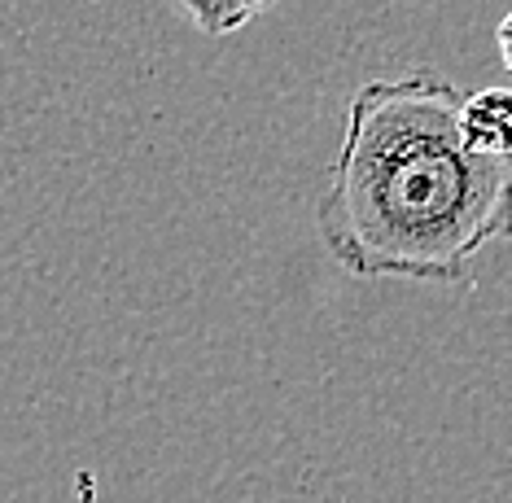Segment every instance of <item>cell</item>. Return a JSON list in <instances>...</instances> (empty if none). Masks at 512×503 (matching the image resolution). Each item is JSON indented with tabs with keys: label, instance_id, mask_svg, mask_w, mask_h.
Returning a JSON list of instances; mask_svg holds the SVG:
<instances>
[{
	"label": "cell",
	"instance_id": "cell-1",
	"mask_svg": "<svg viewBox=\"0 0 512 503\" xmlns=\"http://www.w3.org/2000/svg\"><path fill=\"white\" fill-rule=\"evenodd\" d=\"M456 105L434 70L351 97L316 206L324 250L351 276L464 285L486 245L512 241V158L464 149Z\"/></svg>",
	"mask_w": 512,
	"mask_h": 503
},
{
	"label": "cell",
	"instance_id": "cell-2",
	"mask_svg": "<svg viewBox=\"0 0 512 503\" xmlns=\"http://www.w3.org/2000/svg\"><path fill=\"white\" fill-rule=\"evenodd\" d=\"M456 132L473 154L512 158V88L464 92L456 105Z\"/></svg>",
	"mask_w": 512,
	"mask_h": 503
},
{
	"label": "cell",
	"instance_id": "cell-3",
	"mask_svg": "<svg viewBox=\"0 0 512 503\" xmlns=\"http://www.w3.org/2000/svg\"><path fill=\"white\" fill-rule=\"evenodd\" d=\"M171 5L180 9L184 22H189L193 31L219 40V35H232V31L250 27V22L259 14H267L276 0H171Z\"/></svg>",
	"mask_w": 512,
	"mask_h": 503
},
{
	"label": "cell",
	"instance_id": "cell-4",
	"mask_svg": "<svg viewBox=\"0 0 512 503\" xmlns=\"http://www.w3.org/2000/svg\"><path fill=\"white\" fill-rule=\"evenodd\" d=\"M499 62H504V70L512 75V9L504 14V22H499Z\"/></svg>",
	"mask_w": 512,
	"mask_h": 503
}]
</instances>
